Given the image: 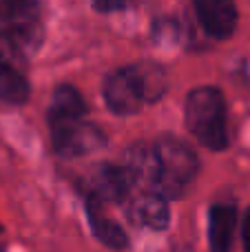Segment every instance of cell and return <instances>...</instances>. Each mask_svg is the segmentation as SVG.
Here are the masks:
<instances>
[{"mask_svg": "<svg viewBox=\"0 0 250 252\" xmlns=\"http://www.w3.org/2000/svg\"><path fill=\"white\" fill-rule=\"evenodd\" d=\"M84 199H93L97 204H126L131 195L135 192L131 175L124 166L118 164H104L97 166L95 170L84 177Z\"/></svg>", "mask_w": 250, "mask_h": 252, "instance_id": "obj_5", "label": "cell"}, {"mask_svg": "<svg viewBox=\"0 0 250 252\" xmlns=\"http://www.w3.org/2000/svg\"><path fill=\"white\" fill-rule=\"evenodd\" d=\"M184 122L188 133L208 151L228 148V109H226V97L219 89H193L184 102Z\"/></svg>", "mask_w": 250, "mask_h": 252, "instance_id": "obj_1", "label": "cell"}, {"mask_svg": "<svg viewBox=\"0 0 250 252\" xmlns=\"http://www.w3.org/2000/svg\"><path fill=\"white\" fill-rule=\"evenodd\" d=\"M124 69H126L131 82L135 84V91L144 104H155L166 95L168 75L162 64H157L153 60H140L133 62V64H126Z\"/></svg>", "mask_w": 250, "mask_h": 252, "instance_id": "obj_9", "label": "cell"}, {"mask_svg": "<svg viewBox=\"0 0 250 252\" xmlns=\"http://www.w3.org/2000/svg\"><path fill=\"white\" fill-rule=\"evenodd\" d=\"M242 241H244V252H250V206L242 221Z\"/></svg>", "mask_w": 250, "mask_h": 252, "instance_id": "obj_16", "label": "cell"}, {"mask_svg": "<svg viewBox=\"0 0 250 252\" xmlns=\"http://www.w3.org/2000/svg\"><path fill=\"white\" fill-rule=\"evenodd\" d=\"M131 7L128 2H111V0H106V2H93V9H95L97 13H113V11H126V9Z\"/></svg>", "mask_w": 250, "mask_h": 252, "instance_id": "obj_15", "label": "cell"}, {"mask_svg": "<svg viewBox=\"0 0 250 252\" xmlns=\"http://www.w3.org/2000/svg\"><path fill=\"white\" fill-rule=\"evenodd\" d=\"M153 151L162 170V197L175 199L182 197L195 175L199 173V157L188 142L173 133L159 135L153 142Z\"/></svg>", "mask_w": 250, "mask_h": 252, "instance_id": "obj_2", "label": "cell"}, {"mask_svg": "<svg viewBox=\"0 0 250 252\" xmlns=\"http://www.w3.org/2000/svg\"><path fill=\"white\" fill-rule=\"evenodd\" d=\"M29 93L31 87L25 73L7 62H0V102L22 106L29 100Z\"/></svg>", "mask_w": 250, "mask_h": 252, "instance_id": "obj_13", "label": "cell"}, {"mask_svg": "<svg viewBox=\"0 0 250 252\" xmlns=\"http://www.w3.org/2000/svg\"><path fill=\"white\" fill-rule=\"evenodd\" d=\"M124 206H126L128 219L140 228H151L155 232H162L171 223L168 201L155 192H133L131 199Z\"/></svg>", "mask_w": 250, "mask_h": 252, "instance_id": "obj_7", "label": "cell"}, {"mask_svg": "<svg viewBox=\"0 0 250 252\" xmlns=\"http://www.w3.org/2000/svg\"><path fill=\"white\" fill-rule=\"evenodd\" d=\"M51 146L60 157H82L106 146V135L87 118L47 120Z\"/></svg>", "mask_w": 250, "mask_h": 252, "instance_id": "obj_4", "label": "cell"}, {"mask_svg": "<svg viewBox=\"0 0 250 252\" xmlns=\"http://www.w3.org/2000/svg\"><path fill=\"white\" fill-rule=\"evenodd\" d=\"M237 230L235 201H219L208 210V248L211 252H233Z\"/></svg>", "mask_w": 250, "mask_h": 252, "instance_id": "obj_10", "label": "cell"}, {"mask_svg": "<svg viewBox=\"0 0 250 252\" xmlns=\"http://www.w3.org/2000/svg\"><path fill=\"white\" fill-rule=\"evenodd\" d=\"M84 208H87V219L89 226H91V232L102 246L111 250H124L128 246V237L126 232L122 230L118 221L113 217L104 213V206L97 204L93 199H84Z\"/></svg>", "mask_w": 250, "mask_h": 252, "instance_id": "obj_11", "label": "cell"}, {"mask_svg": "<svg viewBox=\"0 0 250 252\" xmlns=\"http://www.w3.org/2000/svg\"><path fill=\"white\" fill-rule=\"evenodd\" d=\"M102 97H104V104L109 106L111 113L115 115H135L137 111H142L144 102L137 95L135 84L131 82L126 69H118L111 75H106L104 87H102Z\"/></svg>", "mask_w": 250, "mask_h": 252, "instance_id": "obj_8", "label": "cell"}, {"mask_svg": "<svg viewBox=\"0 0 250 252\" xmlns=\"http://www.w3.org/2000/svg\"><path fill=\"white\" fill-rule=\"evenodd\" d=\"M2 232H4V228H2V226H0V235H2Z\"/></svg>", "mask_w": 250, "mask_h": 252, "instance_id": "obj_18", "label": "cell"}, {"mask_svg": "<svg viewBox=\"0 0 250 252\" xmlns=\"http://www.w3.org/2000/svg\"><path fill=\"white\" fill-rule=\"evenodd\" d=\"M153 40L157 44H180V40H182L180 22L171 20V18L157 20L155 22V29H153Z\"/></svg>", "mask_w": 250, "mask_h": 252, "instance_id": "obj_14", "label": "cell"}, {"mask_svg": "<svg viewBox=\"0 0 250 252\" xmlns=\"http://www.w3.org/2000/svg\"><path fill=\"white\" fill-rule=\"evenodd\" d=\"M175 252H193V250H190L188 246H177V248H175Z\"/></svg>", "mask_w": 250, "mask_h": 252, "instance_id": "obj_17", "label": "cell"}, {"mask_svg": "<svg viewBox=\"0 0 250 252\" xmlns=\"http://www.w3.org/2000/svg\"><path fill=\"white\" fill-rule=\"evenodd\" d=\"M44 38V29L33 16L0 18V62L16 66L27 62L33 53H38Z\"/></svg>", "mask_w": 250, "mask_h": 252, "instance_id": "obj_3", "label": "cell"}, {"mask_svg": "<svg viewBox=\"0 0 250 252\" xmlns=\"http://www.w3.org/2000/svg\"><path fill=\"white\" fill-rule=\"evenodd\" d=\"M87 102L82 93L71 84H60L53 91L51 104L47 111V120H73V118H87Z\"/></svg>", "mask_w": 250, "mask_h": 252, "instance_id": "obj_12", "label": "cell"}, {"mask_svg": "<svg viewBox=\"0 0 250 252\" xmlns=\"http://www.w3.org/2000/svg\"><path fill=\"white\" fill-rule=\"evenodd\" d=\"M0 252H4V250H2V248H0Z\"/></svg>", "mask_w": 250, "mask_h": 252, "instance_id": "obj_19", "label": "cell"}, {"mask_svg": "<svg viewBox=\"0 0 250 252\" xmlns=\"http://www.w3.org/2000/svg\"><path fill=\"white\" fill-rule=\"evenodd\" d=\"M199 27L208 38L228 40L237 31L239 13L237 7L228 0H197L193 4Z\"/></svg>", "mask_w": 250, "mask_h": 252, "instance_id": "obj_6", "label": "cell"}]
</instances>
